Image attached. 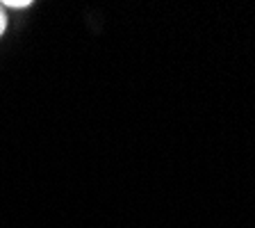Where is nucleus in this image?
I'll return each instance as SVG.
<instances>
[{
  "mask_svg": "<svg viewBox=\"0 0 255 228\" xmlns=\"http://www.w3.org/2000/svg\"><path fill=\"white\" fill-rule=\"evenodd\" d=\"M5 25H7V18H5V14H2V9H0V34L5 32Z\"/></svg>",
  "mask_w": 255,
  "mask_h": 228,
  "instance_id": "2",
  "label": "nucleus"
},
{
  "mask_svg": "<svg viewBox=\"0 0 255 228\" xmlns=\"http://www.w3.org/2000/svg\"><path fill=\"white\" fill-rule=\"evenodd\" d=\"M5 7H14V9H21V7H30V0H7Z\"/></svg>",
  "mask_w": 255,
  "mask_h": 228,
  "instance_id": "1",
  "label": "nucleus"
}]
</instances>
